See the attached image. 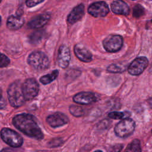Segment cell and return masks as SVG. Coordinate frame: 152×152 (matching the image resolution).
Returning a JSON list of instances; mask_svg holds the SVG:
<instances>
[{"label":"cell","mask_w":152,"mask_h":152,"mask_svg":"<svg viewBox=\"0 0 152 152\" xmlns=\"http://www.w3.org/2000/svg\"><path fill=\"white\" fill-rule=\"evenodd\" d=\"M12 123L18 130L29 137L36 140L43 138V132L34 117L30 114L21 113L16 115L12 119Z\"/></svg>","instance_id":"cell-1"},{"label":"cell","mask_w":152,"mask_h":152,"mask_svg":"<svg viewBox=\"0 0 152 152\" xmlns=\"http://www.w3.org/2000/svg\"><path fill=\"white\" fill-rule=\"evenodd\" d=\"M7 94L9 102L14 107L21 106L26 101L23 92L22 83L20 81H15L9 86Z\"/></svg>","instance_id":"cell-2"},{"label":"cell","mask_w":152,"mask_h":152,"mask_svg":"<svg viewBox=\"0 0 152 152\" xmlns=\"http://www.w3.org/2000/svg\"><path fill=\"white\" fill-rule=\"evenodd\" d=\"M27 63L35 69L43 70L49 65V61L47 55L41 51H34L27 58Z\"/></svg>","instance_id":"cell-3"},{"label":"cell","mask_w":152,"mask_h":152,"mask_svg":"<svg viewBox=\"0 0 152 152\" xmlns=\"http://www.w3.org/2000/svg\"><path fill=\"white\" fill-rule=\"evenodd\" d=\"M1 137L5 143L14 148L20 147L23 142V139L19 134L7 128L1 129Z\"/></svg>","instance_id":"cell-4"},{"label":"cell","mask_w":152,"mask_h":152,"mask_svg":"<svg viewBox=\"0 0 152 152\" xmlns=\"http://www.w3.org/2000/svg\"><path fill=\"white\" fill-rule=\"evenodd\" d=\"M135 127L134 121L130 118H126L122 119L116 125L114 131L116 136L120 138H126L132 134Z\"/></svg>","instance_id":"cell-5"},{"label":"cell","mask_w":152,"mask_h":152,"mask_svg":"<svg viewBox=\"0 0 152 152\" xmlns=\"http://www.w3.org/2000/svg\"><path fill=\"white\" fill-rule=\"evenodd\" d=\"M22 89L26 100H30L37 95L39 86L34 78H28L22 84Z\"/></svg>","instance_id":"cell-6"},{"label":"cell","mask_w":152,"mask_h":152,"mask_svg":"<svg viewBox=\"0 0 152 152\" xmlns=\"http://www.w3.org/2000/svg\"><path fill=\"white\" fill-rule=\"evenodd\" d=\"M123 45V38L119 35H109L103 41L104 49L108 52H116L121 49Z\"/></svg>","instance_id":"cell-7"},{"label":"cell","mask_w":152,"mask_h":152,"mask_svg":"<svg viewBox=\"0 0 152 152\" xmlns=\"http://www.w3.org/2000/svg\"><path fill=\"white\" fill-rule=\"evenodd\" d=\"M148 64V61L147 58L144 56L138 57L129 64L128 71L132 75H138L145 70Z\"/></svg>","instance_id":"cell-8"},{"label":"cell","mask_w":152,"mask_h":152,"mask_svg":"<svg viewBox=\"0 0 152 152\" xmlns=\"http://www.w3.org/2000/svg\"><path fill=\"white\" fill-rule=\"evenodd\" d=\"M87 11L91 15L94 17H103L109 13V8L105 2L99 1L91 4Z\"/></svg>","instance_id":"cell-9"},{"label":"cell","mask_w":152,"mask_h":152,"mask_svg":"<svg viewBox=\"0 0 152 152\" xmlns=\"http://www.w3.org/2000/svg\"><path fill=\"white\" fill-rule=\"evenodd\" d=\"M71 59V53L69 48L65 45H61L58 50L57 61L59 67L65 69L69 65Z\"/></svg>","instance_id":"cell-10"},{"label":"cell","mask_w":152,"mask_h":152,"mask_svg":"<svg viewBox=\"0 0 152 152\" xmlns=\"http://www.w3.org/2000/svg\"><path fill=\"white\" fill-rule=\"evenodd\" d=\"M68 117L61 112H55L49 115L46 118L47 123L53 128L63 126L68 122Z\"/></svg>","instance_id":"cell-11"},{"label":"cell","mask_w":152,"mask_h":152,"mask_svg":"<svg viewBox=\"0 0 152 152\" xmlns=\"http://www.w3.org/2000/svg\"><path fill=\"white\" fill-rule=\"evenodd\" d=\"M97 100L96 94L92 92L83 91L76 94L73 97V101L80 104H89Z\"/></svg>","instance_id":"cell-12"},{"label":"cell","mask_w":152,"mask_h":152,"mask_svg":"<svg viewBox=\"0 0 152 152\" xmlns=\"http://www.w3.org/2000/svg\"><path fill=\"white\" fill-rule=\"evenodd\" d=\"M50 18V15L48 13H43L35 16L27 23L28 28L31 29H38L43 27L48 23Z\"/></svg>","instance_id":"cell-13"},{"label":"cell","mask_w":152,"mask_h":152,"mask_svg":"<svg viewBox=\"0 0 152 152\" xmlns=\"http://www.w3.org/2000/svg\"><path fill=\"white\" fill-rule=\"evenodd\" d=\"M74 52L77 58L84 62H90L92 60V54L83 45L76 44L74 47Z\"/></svg>","instance_id":"cell-14"},{"label":"cell","mask_w":152,"mask_h":152,"mask_svg":"<svg viewBox=\"0 0 152 152\" xmlns=\"http://www.w3.org/2000/svg\"><path fill=\"white\" fill-rule=\"evenodd\" d=\"M84 14V5L80 4L75 7L70 12L67 17V21L70 24H73L80 21Z\"/></svg>","instance_id":"cell-15"},{"label":"cell","mask_w":152,"mask_h":152,"mask_svg":"<svg viewBox=\"0 0 152 152\" xmlns=\"http://www.w3.org/2000/svg\"><path fill=\"white\" fill-rule=\"evenodd\" d=\"M112 11L116 14L128 15L129 13V7L128 5L122 0H116L112 2Z\"/></svg>","instance_id":"cell-16"},{"label":"cell","mask_w":152,"mask_h":152,"mask_svg":"<svg viewBox=\"0 0 152 152\" xmlns=\"http://www.w3.org/2000/svg\"><path fill=\"white\" fill-rule=\"evenodd\" d=\"M24 23V19L21 15H10L7 20V27L11 30H17L20 29Z\"/></svg>","instance_id":"cell-17"},{"label":"cell","mask_w":152,"mask_h":152,"mask_svg":"<svg viewBox=\"0 0 152 152\" xmlns=\"http://www.w3.org/2000/svg\"><path fill=\"white\" fill-rule=\"evenodd\" d=\"M59 71L54 70L52 71L50 73L45 75L40 78V82L44 85L48 84L54 81L58 76Z\"/></svg>","instance_id":"cell-18"},{"label":"cell","mask_w":152,"mask_h":152,"mask_svg":"<svg viewBox=\"0 0 152 152\" xmlns=\"http://www.w3.org/2000/svg\"><path fill=\"white\" fill-rule=\"evenodd\" d=\"M125 152H141L140 141L138 139L132 140L128 145Z\"/></svg>","instance_id":"cell-19"},{"label":"cell","mask_w":152,"mask_h":152,"mask_svg":"<svg viewBox=\"0 0 152 152\" xmlns=\"http://www.w3.org/2000/svg\"><path fill=\"white\" fill-rule=\"evenodd\" d=\"M125 69L126 66L122 64H113L107 68V71L112 73H121Z\"/></svg>","instance_id":"cell-20"},{"label":"cell","mask_w":152,"mask_h":152,"mask_svg":"<svg viewBox=\"0 0 152 152\" xmlns=\"http://www.w3.org/2000/svg\"><path fill=\"white\" fill-rule=\"evenodd\" d=\"M43 36V31L42 30H37L33 32L29 36V41L31 44L38 43Z\"/></svg>","instance_id":"cell-21"},{"label":"cell","mask_w":152,"mask_h":152,"mask_svg":"<svg viewBox=\"0 0 152 152\" xmlns=\"http://www.w3.org/2000/svg\"><path fill=\"white\" fill-rule=\"evenodd\" d=\"M130 114L126 112H112L108 114V116L113 119H122L128 118Z\"/></svg>","instance_id":"cell-22"},{"label":"cell","mask_w":152,"mask_h":152,"mask_svg":"<svg viewBox=\"0 0 152 152\" xmlns=\"http://www.w3.org/2000/svg\"><path fill=\"white\" fill-rule=\"evenodd\" d=\"M69 110L70 113L74 116L79 117L83 115V109L78 106L71 105L69 106Z\"/></svg>","instance_id":"cell-23"},{"label":"cell","mask_w":152,"mask_h":152,"mask_svg":"<svg viewBox=\"0 0 152 152\" xmlns=\"http://www.w3.org/2000/svg\"><path fill=\"white\" fill-rule=\"evenodd\" d=\"M144 14V9L142 6L140 4H137L134 6L132 11V15L134 17L139 18Z\"/></svg>","instance_id":"cell-24"},{"label":"cell","mask_w":152,"mask_h":152,"mask_svg":"<svg viewBox=\"0 0 152 152\" xmlns=\"http://www.w3.org/2000/svg\"><path fill=\"white\" fill-rule=\"evenodd\" d=\"M10 63V59L9 58L0 52V68H4L7 66Z\"/></svg>","instance_id":"cell-25"},{"label":"cell","mask_w":152,"mask_h":152,"mask_svg":"<svg viewBox=\"0 0 152 152\" xmlns=\"http://www.w3.org/2000/svg\"><path fill=\"white\" fill-rule=\"evenodd\" d=\"M62 140L61 138H54L48 142V145L50 147H56L60 146L62 144Z\"/></svg>","instance_id":"cell-26"},{"label":"cell","mask_w":152,"mask_h":152,"mask_svg":"<svg viewBox=\"0 0 152 152\" xmlns=\"http://www.w3.org/2000/svg\"><path fill=\"white\" fill-rule=\"evenodd\" d=\"M45 0H26V4L28 7H33L42 2Z\"/></svg>","instance_id":"cell-27"},{"label":"cell","mask_w":152,"mask_h":152,"mask_svg":"<svg viewBox=\"0 0 152 152\" xmlns=\"http://www.w3.org/2000/svg\"><path fill=\"white\" fill-rule=\"evenodd\" d=\"M123 148V145L121 144H117L113 145L110 150V152H119Z\"/></svg>","instance_id":"cell-28"},{"label":"cell","mask_w":152,"mask_h":152,"mask_svg":"<svg viewBox=\"0 0 152 152\" xmlns=\"http://www.w3.org/2000/svg\"><path fill=\"white\" fill-rule=\"evenodd\" d=\"M21 149H19L18 148H14V147L5 148L0 151V152H21Z\"/></svg>","instance_id":"cell-29"},{"label":"cell","mask_w":152,"mask_h":152,"mask_svg":"<svg viewBox=\"0 0 152 152\" xmlns=\"http://www.w3.org/2000/svg\"><path fill=\"white\" fill-rule=\"evenodd\" d=\"M6 106V101L3 96L0 98V109H3Z\"/></svg>","instance_id":"cell-30"},{"label":"cell","mask_w":152,"mask_h":152,"mask_svg":"<svg viewBox=\"0 0 152 152\" xmlns=\"http://www.w3.org/2000/svg\"><path fill=\"white\" fill-rule=\"evenodd\" d=\"M2 90H1V88H0V98L2 97Z\"/></svg>","instance_id":"cell-31"},{"label":"cell","mask_w":152,"mask_h":152,"mask_svg":"<svg viewBox=\"0 0 152 152\" xmlns=\"http://www.w3.org/2000/svg\"><path fill=\"white\" fill-rule=\"evenodd\" d=\"M94 152H103L102 150H96V151H94Z\"/></svg>","instance_id":"cell-32"},{"label":"cell","mask_w":152,"mask_h":152,"mask_svg":"<svg viewBox=\"0 0 152 152\" xmlns=\"http://www.w3.org/2000/svg\"><path fill=\"white\" fill-rule=\"evenodd\" d=\"M37 152H49V151H37Z\"/></svg>","instance_id":"cell-33"},{"label":"cell","mask_w":152,"mask_h":152,"mask_svg":"<svg viewBox=\"0 0 152 152\" xmlns=\"http://www.w3.org/2000/svg\"><path fill=\"white\" fill-rule=\"evenodd\" d=\"M1 15H0V26H1Z\"/></svg>","instance_id":"cell-34"},{"label":"cell","mask_w":152,"mask_h":152,"mask_svg":"<svg viewBox=\"0 0 152 152\" xmlns=\"http://www.w3.org/2000/svg\"><path fill=\"white\" fill-rule=\"evenodd\" d=\"M1 1H2V0H0V2H1Z\"/></svg>","instance_id":"cell-35"},{"label":"cell","mask_w":152,"mask_h":152,"mask_svg":"<svg viewBox=\"0 0 152 152\" xmlns=\"http://www.w3.org/2000/svg\"><path fill=\"white\" fill-rule=\"evenodd\" d=\"M151 132H152V130H151Z\"/></svg>","instance_id":"cell-36"},{"label":"cell","mask_w":152,"mask_h":152,"mask_svg":"<svg viewBox=\"0 0 152 152\" xmlns=\"http://www.w3.org/2000/svg\"></svg>","instance_id":"cell-37"}]
</instances>
